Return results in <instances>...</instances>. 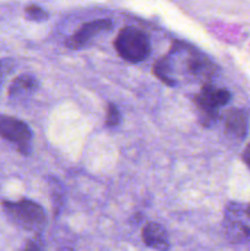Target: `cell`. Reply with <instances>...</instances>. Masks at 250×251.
<instances>
[{
  "instance_id": "obj_1",
  "label": "cell",
  "mask_w": 250,
  "mask_h": 251,
  "mask_svg": "<svg viewBox=\"0 0 250 251\" xmlns=\"http://www.w3.org/2000/svg\"><path fill=\"white\" fill-rule=\"evenodd\" d=\"M2 208L7 218L22 229L39 233L46 227L47 216L39 203L31 200L4 201Z\"/></svg>"
},
{
  "instance_id": "obj_2",
  "label": "cell",
  "mask_w": 250,
  "mask_h": 251,
  "mask_svg": "<svg viewBox=\"0 0 250 251\" xmlns=\"http://www.w3.org/2000/svg\"><path fill=\"white\" fill-rule=\"evenodd\" d=\"M118 54L129 63H141L151 53V42L147 34L136 27H124L114 42Z\"/></svg>"
},
{
  "instance_id": "obj_3",
  "label": "cell",
  "mask_w": 250,
  "mask_h": 251,
  "mask_svg": "<svg viewBox=\"0 0 250 251\" xmlns=\"http://www.w3.org/2000/svg\"><path fill=\"white\" fill-rule=\"evenodd\" d=\"M225 237L234 244H250V206L230 202L223 220Z\"/></svg>"
},
{
  "instance_id": "obj_4",
  "label": "cell",
  "mask_w": 250,
  "mask_h": 251,
  "mask_svg": "<svg viewBox=\"0 0 250 251\" xmlns=\"http://www.w3.org/2000/svg\"><path fill=\"white\" fill-rule=\"evenodd\" d=\"M230 98L232 95L229 91L205 83L195 97V104L202 119V124L210 125L215 123L218 118V109L229 103Z\"/></svg>"
},
{
  "instance_id": "obj_5",
  "label": "cell",
  "mask_w": 250,
  "mask_h": 251,
  "mask_svg": "<svg viewBox=\"0 0 250 251\" xmlns=\"http://www.w3.org/2000/svg\"><path fill=\"white\" fill-rule=\"evenodd\" d=\"M0 137L16 145L22 153H29L32 131L22 120L9 115H0Z\"/></svg>"
},
{
  "instance_id": "obj_6",
  "label": "cell",
  "mask_w": 250,
  "mask_h": 251,
  "mask_svg": "<svg viewBox=\"0 0 250 251\" xmlns=\"http://www.w3.org/2000/svg\"><path fill=\"white\" fill-rule=\"evenodd\" d=\"M113 27L112 20L100 19L83 24L66 42V46L71 49L82 48L86 43L91 41L95 36L102 32L109 31Z\"/></svg>"
},
{
  "instance_id": "obj_7",
  "label": "cell",
  "mask_w": 250,
  "mask_h": 251,
  "mask_svg": "<svg viewBox=\"0 0 250 251\" xmlns=\"http://www.w3.org/2000/svg\"><path fill=\"white\" fill-rule=\"evenodd\" d=\"M142 240L147 247L158 251H168L171 243L167 230L159 223L150 222L142 229Z\"/></svg>"
},
{
  "instance_id": "obj_8",
  "label": "cell",
  "mask_w": 250,
  "mask_h": 251,
  "mask_svg": "<svg viewBox=\"0 0 250 251\" xmlns=\"http://www.w3.org/2000/svg\"><path fill=\"white\" fill-rule=\"evenodd\" d=\"M225 130L230 136L237 140H243L248 132V117L247 113L242 109H230L225 114Z\"/></svg>"
},
{
  "instance_id": "obj_9",
  "label": "cell",
  "mask_w": 250,
  "mask_h": 251,
  "mask_svg": "<svg viewBox=\"0 0 250 251\" xmlns=\"http://www.w3.org/2000/svg\"><path fill=\"white\" fill-rule=\"evenodd\" d=\"M38 87V81L31 75H20L11 82L9 96L12 100H21L31 96Z\"/></svg>"
},
{
  "instance_id": "obj_10",
  "label": "cell",
  "mask_w": 250,
  "mask_h": 251,
  "mask_svg": "<svg viewBox=\"0 0 250 251\" xmlns=\"http://www.w3.org/2000/svg\"><path fill=\"white\" fill-rule=\"evenodd\" d=\"M25 12H26L27 19L32 20V21L42 22L48 19V14H47L46 10L42 9L41 6H37V5H29L26 7Z\"/></svg>"
},
{
  "instance_id": "obj_11",
  "label": "cell",
  "mask_w": 250,
  "mask_h": 251,
  "mask_svg": "<svg viewBox=\"0 0 250 251\" xmlns=\"http://www.w3.org/2000/svg\"><path fill=\"white\" fill-rule=\"evenodd\" d=\"M120 120H122V115H120L119 109L115 104H108L107 109V117H105V124L108 127H115L119 125Z\"/></svg>"
},
{
  "instance_id": "obj_12",
  "label": "cell",
  "mask_w": 250,
  "mask_h": 251,
  "mask_svg": "<svg viewBox=\"0 0 250 251\" xmlns=\"http://www.w3.org/2000/svg\"><path fill=\"white\" fill-rule=\"evenodd\" d=\"M15 63L12 59L4 58L0 59V91H1L2 85H4V81L6 78V76L14 70Z\"/></svg>"
},
{
  "instance_id": "obj_13",
  "label": "cell",
  "mask_w": 250,
  "mask_h": 251,
  "mask_svg": "<svg viewBox=\"0 0 250 251\" xmlns=\"http://www.w3.org/2000/svg\"><path fill=\"white\" fill-rule=\"evenodd\" d=\"M24 251H44V248H43V244H42L41 239L36 238V239H32L27 242Z\"/></svg>"
},
{
  "instance_id": "obj_14",
  "label": "cell",
  "mask_w": 250,
  "mask_h": 251,
  "mask_svg": "<svg viewBox=\"0 0 250 251\" xmlns=\"http://www.w3.org/2000/svg\"><path fill=\"white\" fill-rule=\"evenodd\" d=\"M243 161L245 162V164L248 166V168L250 169V144L248 145L247 149L244 150V153H243Z\"/></svg>"
}]
</instances>
